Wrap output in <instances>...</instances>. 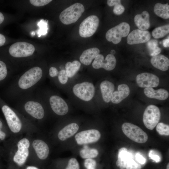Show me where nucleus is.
Segmentation results:
<instances>
[{"instance_id":"f257e3e1","label":"nucleus","mask_w":169,"mask_h":169,"mask_svg":"<svg viewBox=\"0 0 169 169\" xmlns=\"http://www.w3.org/2000/svg\"><path fill=\"white\" fill-rule=\"evenodd\" d=\"M84 11V5L76 3L62 11L59 18L61 22L65 25L70 24L76 22Z\"/></svg>"},{"instance_id":"f03ea898","label":"nucleus","mask_w":169,"mask_h":169,"mask_svg":"<svg viewBox=\"0 0 169 169\" xmlns=\"http://www.w3.org/2000/svg\"><path fill=\"white\" fill-rule=\"evenodd\" d=\"M43 71L38 67H33L25 72L20 78L18 85L23 89H28L34 85L42 78Z\"/></svg>"},{"instance_id":"7ed1b4c3","label":"nucleus","mask_w":169,"mask_h":169,"mask_svg":"<svg viewBox=\"0 0 169 169\" xmlns=\"http://www.w3.org/2000/svg\"><path fill=\"white\" fill-rule=\"evenodd\" d=\"M122 130L125 135L136 142L143 143L148 140L147 134L140 127L133 124L124 123L122 125Z\"/></svg>"},{"instance_id":"20e7f679","label":"nucleus","mask_w":169,"mask_h":169,"mask_svg":"<svg viewBox=\"0 0 169 169\" xmlns=\"http://www.w3.org/2000/svg\"><path fill=\"white\" fill-rule=\"evenodd\" d=\"M130 31V25L123 22L109 30L106 33L105 38L108 41L117 44L121 41L122 37L128 35Z\"/></svg>"},{"instance_id":"39448f33","label":"nucleus","mask_w":169,"mask_h":169,"mask_svg":"<svg viewBox=\"0 0 169 169\" xmlns=\"http://www.w3.org/2000/svg\"><path fill=\"white\" fill-rule=\"evenodd\" d=\"M74 95L83 101H88L94 97L95 89L93 83L88 82H84L75 84L73 88Z\"/></svg>"},{"instance_id":"423d86ee","label":"nucleus","mask_w":169,"mask_h":169,"mask_svg":"<svg viewBox=\"0 0 169 169\" xmlns=\"http://www.w3.org/2000/svg\"><path fill=\"white\" fill-rule=\"evenodd\" d=\"M98 17L95 15L90 16L81 23L79 29L80 36L88 38L92 36L96 31L99 24Z\"/></svg>"},{"instance_id":"0eeeda50","label":"nucleus","mask_w":169,"mask_h":169,"mask_svg":"<svg viewBox=\"0 0 169 169\" xmlns=\"http://www.w3.org/2000/svg\"><path fill=\"white\" fill-rule=\"evenodd\" d=\"M161 118V112L158 107L150 105L145 109L143 115V122L148 129L152 130L158 123Z\"/></svg>"},{"instance_id":"6e6552de","label":"nucleus","mask_w":169,"mask_h":169,"mask_svg":"<svg viewBox=\"0 0 169 169\" xmlns=\"http://www.w3.org/2000/svg\"><path fill=\"white\" fill-rule=\"evenodd\" d=\"M34 46L29 43L19 42L12 44L9 49V52L12 56L21 58L30 56L35 51Z\"/></svg>"},{"instance_id":"1a4fd4ad","label":"nucleus","mask_w":169,"mask_h":169,"mask_svg":"<svg viewBox=\"0 0 169 169\" xmlns=\"http://www.w3.org/2000/svg\"><path fill=\"white\" fill-rule=\"evenodd\" d=\"M29 146L30 142L27 138H23L18 142V150L13 158V162L18 166L22 167L25 163L29 155Z\"/></svg>"},{"instance_id":"9d476101","label":"nucleus","mask_w":169,"mask_h":169,"mask_svg":"<svg viewBox=\"0 0 169 169\" xmlns=\"http://www.w3.org/2000/svg\"><path fill=\"white\" fill-rule=\"evenodd\" d=\"M2 110L11 131L14 133L19 132L22 128V124L16 113L7 105L3 106Z\"/></svg>"},{"instance_id":"9b49d317","label":"nucleus","mask_w":169,"mask_h":169,"mask_svg":"<svg viewBox=\"0 0 169 169\" xmlns=\"http://www.w3.org/2000/svg\"><path fill=\"white\" fill-rule=\"evenodd\" d=\"M100 132L96 129L82 131L78 133L75 136L77 143L80 145L94 143L100 139Z\"/></svg>"},{"instance_id":"f8f14e48","label":"nucleus","mask_w":169,"mask_h":169,"mask_svg":"<svg viewBox=\"0 0 169 169\" xmlns=\"http://www.w3.org/2000/svg\"><path fill=\"white\" fill-rule=\"evenodd\" d=\"M103 55L99 54L96 56L92 63V66L95 69L103 68L108 71L113 69L115 67L116 60L114 55L108 54L105 59Z\"/></svg>"},{"instance_id":"ddd939ff","label":"nucleus","mask_w":169,"mask_h":169,"mask_svg":"<svg viewBox=\"0 0 169 169\" xmlns=\"http://www.w3.org/2000/svg\"><path fill=\"white\" fill-rule=\"evenodd\" d=\"M136 80L139 87L145 88L156 87L160 82L158 76L154 74L147 72L138 74Z\"/></svg>"},{"instance_id":"4468645a","label":"nucleus","mask_w":169,"mask_h":169,"mask_svg":"<svg viewBox=\"0 0 169 169\" xmlns=\"http://www.w3.org/2000/svg\"><path fill=\"white\" fill-rule=\"evenodd\" d=\"M151 35L147 31L135 29L128 35L127 42L130 45L147 42L150 39Z\"/></svg>"},{"instance_id":"2eb2a0df","label":"nucleus","mask_w":169,"mask_h":169,"mask_svg":"<svg viewBox=\"0 0 169 169\" xmlns=\"http://www.w3.org/2000/svg\"><path fill=\"white\" fill-rule=\"evenodd\" d=\"M49 101L52 110L58 115H64L68 112L69 107L67 103L61 97L52 95L50 98Z\"/></svg>"},{"instance_id":"dca6fc26","label":"nucleus","mask_w":169,"mask_h":169,"mask_svg":"<svg viewBox=\"0 0 169 169\" xmlns=\"http://www.w3.org/2000/svg\"><path fill=\"white\" fill-rule=\"evenodd\" d=\"M24 109L27 113L36 119H40L44 117V112L43 108L38 102L28 101L24 105Z\"/></svg>"},{"instance_id":"f3484780","label":"nucleus","mask_w":169,"mask_h":169,"mask_svg":"<svg viewBox=\"0 0 169 169\" xmlns=\"http://www.w3.org/2000/svg\"><path fill=\"white\" fill-rule=\"evenodd\" d=\"M32 146L40 159L44 160L47 158L49 150L48 145L45 142L41 140H35L33 141Z\"/></svg>"},{"instance_id":"a211bd4d","label":"nucleus","mask_w":169,"mask_h":169,"mask_svg":"<svg viewBox=\"0 0 169 169\" xmlns=\"http://www.w3.org/2000/svg\"><path fill=\"white\" fill-rule=\"evenodd\" d=\"M117 89L118 90L113 92L111 100L114 104L120 103L128 97L130 93V88L126 84H119Z\"/></svg>"},{"instance_id":"6ab92c4d","label":"nucleus","mask_w":169,"mask_h":169,"mask_svg":"<svg viewBox=\"0 0 169 169\" xmlns=\"http://www.w3.org/2000/svg\"><path fill=\"white\" fill-rule=\"evenodd\" d=\"M100 86L104 101L106 103L109 102L114 90V85L110 81L105 80L101 82Z\"/></svg>"},{"instance_id":"aec40b11","label":"nucleus","mask_w":169,"mask_h":169,"mask_svg":"<svg viewBox=\"0 0 169 169\" xmlns=\"http://www.w3.org/2000/svg\"><path fill=\"white\" fill-rule=\"evenodd\" d=\"M134 22L139 29L145 30L148 29L150 26L149 14L146 11H143L141 14L135 16Z\"/></svg>"},{"instance_id":"412c9836","label":"nucleus","mask_w":169,"mask_h":169,"mask_svg":"<svg viewBox=\"0 0 169 169\" xmlns=\"http://www.w3.org/2000/svg\"><path fill=\"white\" fill-rule=\"evenodd\" d=\"M145 95L151 98H154L160 100H164L169 96V93L163 89L155 90L152 88H146L144 90Z\"/></svg>"},{"instance_id":"4be33fe9","label":"nucleus","mask_w":169,"mask_h":169,"mask_svg":"<svg viewBox=\"0 0 169 169\" xmlns=\"http://www.w3.org/2000/svg\"><path fill=\"white\" fill-rule=\"evenodd\" d=\"M100 53V50L94 47L84 50L79 57L80 62L84 64L88 65L90 64L93 59Z\"/></svg>"},{"instance_id":"5701e85b","label":"nucleus","mask_w":169,"mask_h":169,"mask_svg":"<svg viewBox=\"0 0 169 169\" xmlns=\"http://www.w3.org/2000/svg\"><path fill=\"white\" fill-rule=\"evenodd\" d=\"M151 62L154 67L161 70L165 71L169 69V59L162 54H159L152 57Z\"/></svg>"},{"instance_id":"b1692460","label":"nucleus","mask_w":169,"mask_h":169,"mask_svg":"<svg viewBox=\"0 0 169 169\" xmlns=\"http://www.w3.org/2000/svg\"><path fill=\"white\" fill-rule=\"evenodd\" d=\"M79 128L78 125L75 123H70L64 127L59 132L58 138L64 141L73 136Z\"/></svg>"},{"instance_id":"393cba45","label":"nucleus","mask_w":169,"mask_h":169,"mask_svg":"<svg viewBox=\"0 0 169 169\" xmlns=\"http://www.w3.org/2000/svg\"><path fill=\"white\" fill-rule=\"evenodd\" d=\"M133 157V155L128 152L125 147L120 148L118 151V159L116 162V166L120 169H125L127 161Z\"/></svg>"},{"instance_id":"a878e982","label":"nucleus","mask_w":169,"mask_h":169,"mask_svg":"<svg viewBox=\"0 0 169 169\" xmlns=\"http://www.w3.org/2000/svg\"><path fill=\"white\" fill-rule=\"evenodd\" d=\"M154 12L158 16L165 19L169 18V6L168 3H156L154 7Z\"/></svg>"},{"instance_id":"bb28decb","label":"nucleus","mask_w":169,"mask_h":169,"mask_svg":"<svg viewBox=\"0 0 169 169\" xmlns=\"http://www.w3.org/2000/svg\"><path fill=\"white\" fill-rule=\"evenodd\" d=\"M81 65V63L77 60L67 62L65 65V70L68 77H73L79 70Z\"/></svg>"},{"instance_id":"cd10ccee","label":"nucleus","mask_w":169,"mask_h":169,"mask_svg":"<svg viewBox=\"0 0 169 169\" xmlns=\"http://www.w3.org/2000/svg\"><path fill=\"white\" fill-rule=\"evenodd\" d=\"M146 46L150 55L155 56L161 52V49L158 47V41L156 39H151L147 42Z\"/></svg>"},{"instance_id":"c85d7f7f","label":"nucleus","mask_w":169,"mask_h":169,"mask_svg":"<svg viewBox=\"0 0 169 169\" xmlns=\"http://www.w3.org/2000/svg\"><path fill=\"white\" fill-rule=\"evenodd\" d=\"M99 153L98 150L94 148H89L85 146L79 152L81 157L84 159L92 158L96 157Z\"/></svg>"},{"instance_id":"c756f323","label":"nucleus","mask_w":169,"mask_h":169,"mask_svg":"<svg viewBox=\"0 0 169 169\" xmlns=\"http://www.w3.org/2000/svg\"><path fill=\"white\" fill-rule=\"evenodd\" d=\"M169 32V25L167 24L155 28L153 30L152 34L154 38H158L164 37Z\"/></svg>"},{"instance_id":"7c9ffc66","label":"nucleus","mask_w":169,"mask_h":169,"mask_svg":"<svg viewBox=\"0 0 169 169\" xmlns=\"http://www.w3.org/2000/svg\"><path fill=\"white\" fill-rule=\"evenodd\" d=\"M48 21L47 20L41 19L38 22L37 25L39 28L37 32L38 37L42 35H44L47 33Z\"/></svg>"},{"instance_id":"2f4dec72","label":"nucleus","mask_w":169,"mask_h":169,"mask_svg":"<svg viewBox=\"0 0 169 169\" xmlns=\"http://www.w3.org/2000/svg\"><path fill=\"white\" fill-rule=\"evenodd\" d=\"M156 130L161 135L169 136V126L163 123L160 122L157 125Z\"/></svg>"},{"instance_id":"473e14b6","label":"nucleus","mask_w":169,"mask_h":169,"mask_svg":"<svg viewBox=\"0 0 169 169\" xmlns=\"http://www.w3.org/2000/svg\"><path fill=\"white\" fill-rule=\"evenodd\" d=\"M141 165L137 162L133 157L127 162L125 169H141Z\"/></svg>"},{"instance_id":"72a5a7b5","label":"nucleus","mask_w":169,"mask_h":169,"mask_svg":"<svg viewBox=\"0 0 169 169\" xmlns=\"http://www.w3.org/2000/svg\"><path fill=\"white\" fill-rule=\"evenodd\" d=\"M58 78L59 82L62 84H65L68 80V76L65 70L63 69L59 72Z\"/></svg>"},{"instance_id":"f704fd0d","label":"nucleus","mask_w":169,"mask_h":169,"mask_svg":"<svg viewBox=\"0 0 169 169\" xmlns=\"http://www.w3.org/2000/svg\"><path fill=\"white\" fill-rule=\"evenodd\" d=\"M6 66L4 62L0 60V81L4 79L7 75Z\"/></svg>"},{"instance_id":"c9c22d12","label":"nucleus","mask_w":169,"mask_h":169,"mask_svg":"<svg viewBox=\"0 0 169 169\" xmlns=\"http://www.w3.org/2000/svg\"><path fill=\"white\" fill-rule=\"evenodd\" d=\"M65 169H79V164L77 160L74 158L70 159Z\"/></svg>"},{"instance_id":"e433bc0d","label":"nucleus","mask_w":169,"mask_h":169,"mask_svg":"<svg viewBox=\"0 0 169 169\" xmlns=\"http://www.w3.org/2000/svg\"><path fill=\"white\" fill-rule=\"evenodd\" d=\"M96 161L92 158L86 159L84 162V166L87 169H95Z\"/></svg>"},{"instance_id":"4c0bfd02","label":"nucleus","mask_w":169,"mask_h":169,"mask_svg":"<svg viewBox=\"0 0 169 169\" xmlns=\"http://www.w3.org/2000/svg\"><path fill=\"white\" fill-rule=\"evenodd\" d=\"M52 0H30V3L34 6L37 7L42 6L45 5Z\"/></svg>"},{"instance_id":"58836bf2","label":"nucleus","mask_w":169,"mask_h":169,"mask_svg":"<svg viewBox=\"0 0 169 169\" xmlns=\"http://www.w3.org/2000/svg\"><path fill=\"white\" fill-rule=\"evenodd\" d=\"M125 8L121 3L115 4L114 6L113 12L114 14L117 15L122 14L124 11Z\"/></svg>"},{"instance_id":"ea45409f","label":"nucleus","mask_w":169,"mask_h":169,"mask_svg":"<svg viewBox=\"0 0 169 169\" xmlns=\"http://www.w3.org/2000/svg\"><path fill=\"white\" fill-rule=\"evenodd\" d=\"M149 156L151 159L156 163L159 162L161 161V158L160 156L155 154L153 151H150L149 153Z\"/></svg>"},{"instance_id":"a19ab883","label":"nucleus","mask_w":169,"mask_h":169,"mask_svg":"<svg viewBox=\"0 0 169 169\" xmlns=\"http://www.w3.org/2000/svg\"><path fill=\"white\" fill-rule=\"evenodd\" d=\"M135 159L141 165L144 164L146 161L145 158L141 154L137 153L135 155Z\"/></svg>"},{"instance_id":"79ce46f5","label":"nucleus","mask_w":169,"mask_h":169,"mask_svg":"<svg viewBox=\"0 0 169 169\" xmlns=\"http://www.w3.org/2000/svg\"><path fill=\"white\" fill-rule=\"evenodd\" d=\"M49 73L50 76L53 77L58 75L59 71L55 67H52L49 69Z\"/></svg>"},{"instance_id":"37998d69","label":"nucleus","mask_w":169,"mask_h":169,"mask_svg":"<svg viewBox=\"0 0 169 169\" xmlns=\"http://www.w3.org/2000/svg\"><path fill=\"white\" fill-rule=\"evenodd\" d=\"M120 3H121L120 0H108L107 1V5L110 7L114 6L116 4Z\"/></svg>"},{"instance_id":"c03bdc74","label":"nucleus","mask_w":169,"mask_h":169,"mask_svg":"<svg viewBox=\"0 0 169 169\" xmlns=\"http://www.w3.org/2000/svg\"><path fill=\"white\" fill-rule=\"evenodd\" d=\"M3 126V124L2 121L0 120V139L1 140H3L6 137V134L3 131L1 130Z\"/></svg>"},{"instance_id":"a18cd8bd","label":"nucleus","mask_w":169,"mask_h":169,"mask_svg":"<svg viewBox=\"0 0 169 169\" xmlns=\"http://www.w3.org/2000/svg\"><path fill=\"white\" fill-rule=\"evenodd\" d=\"M6 38L4 36L0 33V47L3 46L5 43Z\"/></svg>"},{"instance_id":"49530a36","label":"nucleus","mask_w":169,"mask_h":169,"mask_svg":"<svg viewBox=\"0 0 169 169\" xmlns=\"http://www.w3.org/2000/svg\"><path fill=\"white\" fill-rule=\"evenodd\" d=\"M163 45L165 47H168L169 46V37L168 38L163 40L162 42Z\"/></svg>"},{"instance_id":"de8ad7c7","label":"nucleus","mask_w":169,"mask_h":169,"mask_svg":"<svg viewBox=\"0 0 169 169\" xmlns=\"http://www.w3.org/2000/svg\"><path fill=\"white\" fill-rule=\"evenodd\" d=\"M25 169H40L37 167L33 166H26Z\"/></svg>"},{"instance_id":"09e8293b","label":"nucleus","mask_w":169,"mask_h":169,"mask_svg":"<svg viewBox=\"0 0 169 169\" xmlns=\"http://www.w3.org/2000/svg\"><path fill=\"white\" fill-rule=\"evenodd\" d=\"M4 20V17L3 14L0 12V24L2 23Z\"/></svg>"},{"instance_id":"8fccbe9b","label":"nucleus","mask_w":169,"mask_h":169,"mask_svg":"<svg viewBox=\"0 0 169 169\" xmlns=\"http://www.w3.org/2000/svg\"><path fill=\"white\" fill-rule=\"evenodd\" d=\"M110 54L114 55L115 53V51L114 49H112L111 50L110 52Z\"/></svg>"},{"instance_id":"3c124183","label":"nucleus","mask_w":169,"mask_h":169,"mask_svg":"<svg viewBox=\"0 0 169 169\" xmlns=\"http://www.w3.org/2000/svg\"><path fill=\"white\" fill-rule=\"evenodd\" d=\"M166 169H169V163H168L167 165Z\"/></svg>"},{"instance_id":"603ef678","label":"nucleus","mask_w":169,"mask_h":169,"mask_svg":"<svg viewBox=\"0 0 169 169\" xmlns=\"http://www.w3.org/2000/svg\"><path fill=\"white\" fill-rule=\"evenodd\" d=\"M31 34H32V36H33L34 35H35V33H34V32H32V33Z\"/></svg>"}]
</instances>
